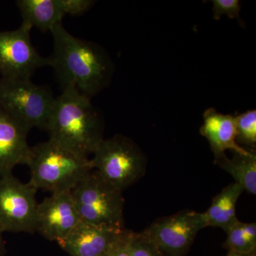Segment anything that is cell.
I'll list each match as a JSON object with an SVG mask.
<instances>
[{
	"label": "cell",
	"mask_w": 256,
	"mask_h": 256,
	"mask_svg": "<svg viewBox=\"0 0 256 256\" xmlns=\"http://www.w3.org/2000/svg\"><path fill=\"white\" fill-rule=\"evenodd\" d=\"M54 48L48 66L54 70L62 88L73 86L92 98L110 82L114 66L104 48L69 33L62 24L50 30Z\"/></svg>",
	"instance_id": "6da1fadb"
},
{
	"label": "cell",
	"mask_w": 256,
	"mask_h": 256,
	"mask_svg": "<svg viewBox=\"0 0 256 256\" xmlns=\"http://www.w3.org/2000/svg\"><path fill=\"white\" fill-rule=\"evenodd\" d=\"M90 99L73 86L64 87L46 128L50 140L88 158L104 140L102 119Z\"/></svg>",
	"instance_id": "7a4b0ae2"
},
{
	"label": "cell",
	"mask_w": 256,
	"mask_h": 256,
	"mask_svg": "<svg viewBox=\"0 0 256 256\" xmlns=\"http://www.w3.org/2000/svg\"><path fill=\"white\" fill-rule=\"evenodd\" d=\"M28 183L36 190L72 191L90 171V159L48 139L32 146L28 162Z\"/></svg>",
	"instance_id": "3957f363"
},
{
	"label": "cell",
	"mask_w": 256,
	"mask_h": 256,
	"mask_svg": "<svg viewBox=\"0 0 256 256\" xmlns=\"http://www.w3.org/2000/svg\"><path fill=\"white\" fill-rule=\"evenodd\" d=\"M74 203L82 222L124 230V200L122 191L92 170L72 190Z\"/></svg>",
	"instance_id": "277c9868"
},
{
	"label": "cell",
	"mask_w": 256,
	"mask_h": 256,
	"mask_svg": "<svg viewBox=\"0 0 256 256\" xmlns=\"http://www.w3.org/2000/svg\"><path fill=\"white\" fill-rule=\"evenodd\" d=\"M92 156L90 159L92 170L121 191L146 174V156L139 146L126 136L117 134L104 139Z\"/></svg>",
	"instance_id": "5b68a950"
},
{
	"label": "cell",
	"mask_w": 256,
	"mask_h": 256,
	"mask_svg": "<svg viewBox=\"0 0 256 256\" xmlns=\"http://www.w3.org/2000/svg\"><path fill=\"white\" fill-rule=\"evenodd\" d=\"M56 98L30 79L0 78V108L28 130H46Z\"/></svg>",
	"instance_id": "8992f818"
},
{
	"label": "cell",
	"mask_w": 256,
	"mask_h": 256,
	"mask_svg": "<svg viewBox=\"0 0 256 256\" xmlns=\"http://www.w3.org/2000/svg\"><path fill=\"white\" fill-rule=\"evenodd\" d=\"M206 227L204 213L184 210L158 218L141 234L166 256H185L197 234Z\"/></svg>",
	"instance_id": "52a82bcc"
},
{
	"label": "cell",
	"mask_w": 256,
	"mask_h": 256,
	"mask_svg": "<svg viewBox=\"0 0 256 256\" xmlns=\"http://www.w3.org/2000/svg\"><path fill=\"white\" fill-rule=\"evenodd\" d=\"M37 190L12 174L0 178V230L36 232Z\"/></svg>",
	"instance_id": "ba28073f"
},
{
	"label": "cell",
	"mask_w": 256,
	"mask_h": 256,
	"mask_svg": "<svg viewBox=\"0 0 256 256\" xmlns=\"http://www.w3.org/2000/svg\"><path fill=\"white\" fill-rule=\"evenodd\" d=\"M32 28L22 24L18 30L0 32V74L3 78L30 79L37 69L47 66L31 41Z\"/></svg>",
	"instance_id": "9c48e42d"
},
{
	"label": "cell",
	"mask_w": 256,
	"mask_h": 256,
	"mask_svg": "<svg viewBox=\"0 0 256 256\" xmlns=\"http://www.w3.org/2000/svg\"><path fill=\"white\" fill-rule=\"evenodd\" d=\"M72 191L56 192L37 205L36 232L60 242L80 222Z\"/></svg>",
	"instance_id": "30bf717a"
},
{
	"label": "cell",
	"mask_w": 256,
	"mask_h": 256,
	"mask_svg": "<svg viewBox=\"0 0 256 256\" xmlns=\"http://www.w3.org/2000/svg\"><path fill=\"white\" fill-rule=\"evenodd\" d=\"M126 230L104 228L80 220L58 244L70 256H100Z\"/></svg>",
	"instance_id": "8fae6325"
},
{
	"label": "cell",
	"mask_w": 256,
	"mask_h": 256,
	"mask_svg": "<svg viewBox=\"0 0 256 256\" xmlns=\"http://www.w3.org/2000/svg\"><path fill=\"white\" fill-rule=\"evenodd\" d=\"M30 131L0 108V176L12 174L16 165L28 164Z\"/></svg>",
	"instance_id": "7c38bea8"
},
{
	"label": "cell",
	"mask_w": 256,
	"mask_h": 256,
	"mask_svg": "<svg viewBox=\"0 0 256 256\" xmlns=\"http://www.w3.org/2000/svg\"><path fill=\"white\" fill-rule=\"evenodd\" d=\"M200 133L206 138L214 158L225 154L227 150L233 152L247 154L248 150L236 142L235 116L217 112L208 108L204 114V124Z\"/></svg>",
	"instance_id": "4fadbf2b"
},
{
	"label": "cell",
	"mask_w": 256,
	"mask_h": 256,
	"mask_svg": "<svg viewBox=\"0 0 256 256\" xmlns=\"http://www.w3.org/2000/svg\"><path fill=\"white\" fill-rule=\"evenodd\" d=\"M16 4L22 23L42 32H50L66 16L62 0H18Z\"/></svg>",
	"instance_id": "5bb4252c"
},
{
	"label": "cell",
	"mask_w": 256,
	"mask_h": 256,
	"mask_svg": "<svg viewBox=\"0 0 256 256\" xmlns=\"http://www.w3.org/2000/svg\"><path fill=\"white\" fill-rule=\"evenodd\" d=\"M245 191L238 183L224 188L212 200L210 208L204 212L206 227H218L226 232L238 222L236 204L239 197Z\"/></svg>",
	"instance_id": "9a60e30c"
},
{
	"label": "cell",
	"mask_w": 256,
	"mask_h": 256,
	"mask_svg": "<svg viewBox=\"0 0 256 256\" xmlns=\"http://www.w3.org/2000/svg\"><path fill=\"white\" fill-rule=\"evenodd\" d=\"M229 159L225 154L215 158L214 164L229 173L245 191L256 194V153L252 149L247 154L233 152Z\"/></svg>",
	"instance_id": "2e32d148"
},
{
	"label": "cell",
	"mask_w": 256,
	"mask_h": 256,
	"mask_svg": "<svg viewBox=\"0 0 256 256\" xmlns=\"http://www.w3.org/2000/svg\"><path fill=\"white\" fill-rule=\"evenodd\" d=\"M236 142L242 143L252 149L256 144V111L248 110L235 116Z\"/></svg>",
	"instance_id": "e0dca14e"
},
{
	"label": "cell",
	"mask_w": 256,
	"mask_h": 256,
	"mask_svg": "<svg viewBox=\"0 0 256 256\" xmlns=\"http://www.w3.org/2000/svg\"><path fill=\"white\" fill-rule=\"evenodd\" d=\"M225 232L227 234V238L224 242V248L228 252L244 254H256V244L250 242L244 233L240 220Z\"/></svg>",
	"instance_id": "ac0fdd59"
},
{
	"label": "cell",
	"mask_w": 256,
	"mask_h": 256,
	"mask_svg": "<svg viewBox=\"0 0 256 256\" xmlns=\"http://www.w3.org/2000/svg\"><path fill=\"white\" fill-rule=\"evenodd\" d=\"M130 245L132 256H166L141 232L134 233L131 232Z\"/></svg>",
	"instance_id": "d6986e66"
},
{
	"label": "cell",
	"mask_w": 256,
	"mask_h": 256,
	"mask_svg": "<svg viewBox=\"0 0 256 256\" xmlns=\"http://www.w3.org/2000/svg\"><path fill=\"white\" fill-rule=\"evenodd\" d=\"M214 18L220 20L222 15H227L230 18H237L240 24L244 28V24L240 18L242 9L240 1L238 0H214Z\"/></svg>",
	"instance_id": "ffe728a7"
},
{
	"label": "cell",
	"mask_w": 256,
	"mask_h": 256,
	"mask_svg": "<svg viewBox=\"0 0 256 256\" xmlns=\"http://www.w3.org/2000/svg\"><path fill=\"white\" fill-rule=\"evenodd\" d=\"M131 232L127 229L124 235L100 256H132L130 245Z\"/></svg>",
	"instance_id": "44dd1931"
},
{
	"label": "cell",
	"mask_w": 256,
	"mask_h": 256,
	"mask_svg": "<svg viewBox=\"0 0 256 256\" xmlns=\"http://www.w3.org/2000/svg\"><path fill=\"white\" fill-rule=\"evenodd\" d=\"M95 2L92 0H62L66 15L79 16L92 8Z\"/></svg>",
	"instance_id": "7402d4cb"
},
{
	"label": "cell",
	"mask_w": 256,
	"mask_h": 256,
	"mask_svg": "<svg viewBox=\"0 0 256 256\" xmlns=\"http://www.w3.org/2000/svg\"><path fill=\"white\" fill-rule=\"evenodd\" d=\"M226 256H256V254H244L233 252H228V254H227Z\"/></svg>",
	"instance_id": "603a6c76"
},
{
	"label": "cell",
	"mask_w": 256,
	"mask_h": 256,
	"mask_svg": "<svg viewBox=\"0 0 256 256\" xmlns=\"http://www.w3.org/2000/svg\"><path fill=\"white\" fill-rule=\"evenodd\" d=\"M3 249V239H2V232L0 230V254H1L2 250Z\"/></svg>",
	"instance_id": "cb8c5ba5"
}]
</instances>
